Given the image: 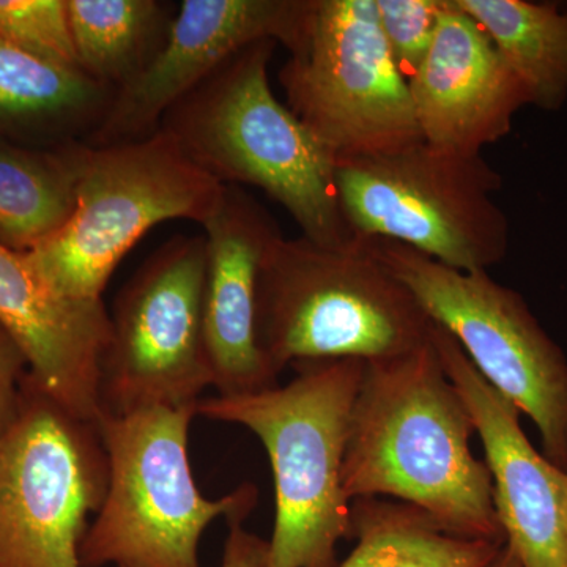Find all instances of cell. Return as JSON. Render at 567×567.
Returning a JSON list of instances; mask_svg holds the SVG:
<instances>
[{"label": "cell", "instance_id": "9c48e42d", "mask_svg": "<svg viewBox=\"0 0 567 567\" xmlns=\"http://www.w3.org/2000/svg\"><path fill=\"white\" fill-rule=\"evenodd\" d=\"M365 240L488 385L536 424L544 456L567 472V358L522 295L487 270L461 271L398 241Z\"/></svg>", "mask_w": 567, "mask_h": 567}, {"label": "cell", "instance_id": "cb8c5ba5", "mask_svg": "<svg viewBox=\"0 0 567 567\" xmlns=\"http://www.w3.org/2000/svg\"><path fill=\"white\" fill-rule=\"evenodd\" d=\"M29 363L20 344L0 323V432L9 427L20 406Z\"/></svg>", "mask_w": 567, "mask_h": 567}, {"label": "cell", "instance_id": "6da1fadb", "mask_svg": "<svg viewBox=\"0 0 567 567\" xmlns=\"http://www.w3.org/2000/svg\"><path fill=\"white\" fill-rule=\"evenodd\" d=\"M475 434L431 336L412 352L368 361L350 417L344 494L406 503L454 535L506 543Z\"/></svg>", "mask_w": 567, "mask_h": 567}, {"label": "cell", "instance_id": "4316f807", "mask_svg": "<svg viewBox=\"0 0 567 567\" xmlns=\"http://www.w3.org/2000/svg\"><path fill=\"white\" fill-rule=\"evenodd\" d=\"M561 505L563 518H565V529L567 535V472L561 473Z\"/></svg>", "mask_w": 567, "mask_h": 567}, {"label": "cell", "instance_id": "603a6c76", "mask_svg": "<svg viewBox=\"0 0 567 567\" xmlns=\"http://www.w3.org/2000/svg\"><path fill=\"white\" fill-rule=\"evenodd\" d=\"M443 9L445 0H375L380 28L406 80L431 50Z\"/></svg>", "mask_w": 567, "mask_h": 567}, {"label": "cell", "instance_id": "277c9868", "mask_svg": "<svg viewBox=\"0 0 567 567\" xmlns=\"http://www.w3.org/2000/svg\"><path fill=\"white\" fill-rule=\"evenodd\" d=\"M432 320L364 237L327 248L284 235L265 254L257 338L276 374L305 361H375L429 341Z\"/></svg>", "mask_w": 567, "mask_h": 567}, {"label": "cell", "instance_id": "ba28073f", "mask_svg": "<svg viewBox=\"0 0 567 567\" xmlns=\"http://www.w3.org/2000/svg\"><path fill=\"white\" fill-rule=\"evenodd\" d=\"M289 52L279 71L287 107L336 163L424 142L375 0H308Z\"/></svg>", "mask_w": 567, "mask_h": 567}, {"label": "cell", "instance_id": "ffe728a7", "mask_svg": "<svg viewBox=\"0 0 567 567\" xmlns=\"http://www.w3.org/2000/svg\"><path fill=\"white\" fill-rule=\"evenodd\" d=\"M76 144L41 152L0 140V244L29 252L65 226L74 208Z\"/></svg>", "mask_w": 567, "mask_h": 567}, {"label": "cell", "instance_id": "5bb4252c", "mask_svg": "<svg viewBox=\"0 0 567 567\" xmlns=\"http://www.w3.org/2000/svg\"><path fill=\"white\" fill-rule=\"evenodd\" d=\"M205 234L204 331L213 388L219 395L257 393L278 385L257 338V292L278 223L240 186L224 185Z\"/></svg>", "mask_w": 567, "mask_h": 567}, {"label": "cell", "instance_id": "e0dca14e", "mask_svg": "<svg viewBox=\"0 0 567 567\" xmlns=\"http://www.w3.org/2000/svg\"><path fill=\"white\" fill-rule=\"evenodd\" d=\"M115 89L82 70L33 58L0 39V130L47 136L61 145L84 141L102 123Z\"/></svg>", "mask_w": 567, "mask_h": 567}, {"label": "cell", "instance_id": "4fadbf2b", "mask_svg": "<svg viewBox=\"0 0 567 567\" xmlns=\"http://www.w3.org/2000/svg\"><path fill=\"white\" fill-rule=\"evenodd\" d=\"M431 341L475 421L507 546L522 567H567L563 470L529 443L522 413L488 385L453 336L434 323Z\"/></svg>", "mask_w": 567, "mask_h": 567}, {"label": "cell", "instance_id": "30bf717a", "mask_svg": "<svg viewBox=\"0 0 567 567\" xmlns=\"http://www.w3.org/2000/svg\"><path fill=\"white\" fill-rule=\"evenodd\" d=\"M107 480L96 421L73 415L25 377L17 416L0 432V567H82Z\"/></svg>", "mask_w": 567, "mask_h": 567}, {"label": "cell", "instance_id": "7a4b0ae2", "mask_svg": "<svg viewBox=\"0 0 567 567\" xmlns=\"http://www.w3.org/2000/svg\"><path fill=\"white\" fill-rule=\"evenodd\" d=\"M276 41L249 44L164 115L159 128L221 185H251L281 204L303 237L327 248L357 240L339 205L336 159L270 84Z\"/></svg>", "mask_w": 567, "mask_h": 567}, {"label": "cell", "instance_id": "7402d4cb", "mask_svg": "<svg viewBox=\"0 0 567 567\" xmlns=\"http://www.w3.org/2000/svg\"><path fill=\"white\" fill-rule=\"evenodd\" d=\"M0 39L41 61L81 70L66 0H0Z\"/></svg>", "mask_w": 567, "mask_h": 567}, {"label": "cell", "instance_id": "9a60e30c", "mask_svg": "<svg viewBox=\"0 0 567 567\" xmlns=\"http://www.w3.org/2000/svg\"><path fill=\"white\" fill-rule=\"evenodd\" d=\"M406 81L424 142L451 151L483 152L529 104L494 41L456 0H445L431 50Z\"/></svg>", "mask_w": 567, "mask_h": 567}, {"label": "cell", "instance_id": "8992f818", "mask_svg": "<svg viewBox=\"0 0 567 567\" xmlns=\"http://www.w3.org/2000/svg\"><path fill=\"white\" fill-rule=\"evenodd\" d=\"M223 188L162 128L122 144L78 142L73 213L25 257L55 292L103 301L115 268L152 227L173 219L204 224Z\"/></svg>", "mask_w": 567, "mask_h": 567}, {"label": "cell", "instance_id": "484cf974", "mask_svg": "<svg viewBox=\"0 0 567 567\" xmlns=\"http://www.w3.org/2000/svg\"><path fill=\"white\" fill-rule=\"evenodd\" d=\"M486 567H522V563L517 558L516 551L505 544Z\"/></svg>", "mask_w": 567, "mask_h": 567}, {"label": "cell", "instance_id": "3957f363", "mask_svg": "<svg viewBox=\"0 0 567 567\" xmlns=\"http://www.w3.org/2000/svg\"><path fill=\"white\" fill-rule=\"evenodd\" d=\"M365 361H305L287 385L197 402V416L244 425L262 443L275 483L267 567H334L349 539L342 466Z\"/></svg>", "mask_w": 567, "mask_h": 567}, {"label": "cell", "instance_id": "7c38bea8", "mask_svg": "<svg viewBox=\"0 0 567 567\" xmlns=\"http://www.w3.org/2000/svg\"><path fill=\"white\" fill-rule=\"evenodd\" d=\"M308 0H183L166 40L140 74L117 89L89 145L144 140L167 111L212 76L227 59L274 40L289 50Z\"/></svg>", "mask_w": 567, "mask_h": 567}, {"label": "cell", "instance_id": "d4e9b609", "mask_svg": "<svg viewBox=\"0 0 567 567\" xmlns=\"http://www.w3.org/2000/svg\"><path fill=\"white\" fill-rule=\"evenodd\" d=\"M244 522H229L221 567H267L268 539L248 532Z\"/></svg>", "mask_w": 567, "mask_h": 567}, {"label": "cell", "instance_id": "ac0fdd59", "mask_svg": "<svg viewBox=\"0 0 567 567\" xmlns=\"http://www.w3.org/2000/svg\"><path fill=\"white\" fill-rule=\"evenodd\" d=\"M349 539L353 550L334 567H486L506 544L454 535L390 498L350 502Z\"/></svg>", "mask_w": 567, "mask_h": 567}, {"label": "cell", "instance_id": "44dd1931", "mask_svg": "<svg viewBox=\"0 0 567 567\" xmlns=\"http://www.w3.org/2000/svg\"><path fill=\"white\" fill-rule=\"evenodd\" d=\"M171 3L158 0H66L81 70L121 89L145 69L166 40Z\"/></svg>", "mask_w": 567, "mask_h": 567}, {"label": "cell", "instance_id": "2e32d148", "mask_svg": "<svg viewBox=\"0 0 567 567\" xmlns=\"http://www.w3.org/2000/svg\"><path fill=\"white\" fill-rule=\"evenodd\" d=\"M0 323L28 358L35 385L73 415L96 421L111 338L103 301L63 297L44 282L24 252L0 244Z\"/></svg>", "mask_w": 567, "mask_h": 567}, {"label": "cell", "instance_id": "5b68a950", "mask_svg": "<svg viewBox=\"0 0 567 567\" xmlns=\"http://www.w3.org/2000/svg\"><path fill=\"white\" fill-rule=\"evenodd\" d=\"M197 405L96 417L110 480L81 546L82 567H203L199 546L218 518L246 520L259 499L244 484L218 499L194 481L189 429Z\"/></svg>", "mask_w": 567, "mask_h": 567}, {"label": "cell", "instance_id": "d6986e66", "mask_svg": "<svg viewBox=\"0 0 567 567\" xmlns=\"http://www.w3.org/2000/svg\"><path fill=\"white\" fill-rule=\"evenodd\" d=\"M494 41L527 92L528 103L557 111L567 100V13L527 0H456Z\"/></svg>", "mask_w": 567, "mask_h": 567}, {"label": "cell", "instance_id": "52a82bcc", "mask_svg": "<svg viewBox=\"0 0 567 567\" xmlns=\"http://www.w3.org/2000/svg\"><path fill=\"white\" fill-rule=\"evenodd\" d=\"M502 186L483 153L427 142L336 164L339 205L357 237L398 241L461 271L505 260L509 223L492 197Z\"/></svg>", "mask_w": 567, "mask_h": 567}, {"label": "cell", "instance_id": "8fae6325", "mask_svg": "<svg viewBox=\"0 0 567 567\" xmlns=\"http://www.w3.org/2000/svg\"><path fill=\"white\" fill-rule=\"evenodd\" d=\"M205 265L204 235H178L122 287L110 315L100 415L197 405L213 388L204 331Z\"/></svg>", "mask_w": 567, "mask_h": 567}]
</instances>
